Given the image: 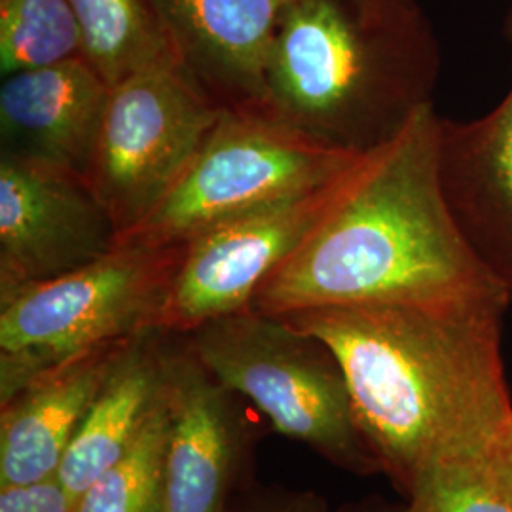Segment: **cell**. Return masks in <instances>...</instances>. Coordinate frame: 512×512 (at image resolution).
Returning <instances> with one entry per match:
<instances>
[{
	"instance_id": "1",
	"label": "cell",
	"mask_w": 512,
	"mask_h": 512,
	"mask_svg": "<svg viewBox=\"0 0 512 512\" xmlns=\"http://www.w3.org/2000/svg\"><path fill=\"white\" fill-rule=\"evenodd\" d=\"M509 298L281 315L342 366L366 446L406 497L442 465L482 458L512 420L501 330Z\"/></svg>"
},
{
	"instance_id": "2",
	"label": "cell",
	"mask_w": 512,
	"mask_h": 512,
	"mask_svg": "<svg viewBox=\"0 0 512 512\" xmlns=\"http://www.w3.org/2000/svg\"><path fill=\"white\" fill-rule=\"evenodd\" d=\"M440 124L435 105H425L349 165L323 219L264 281L251 310L281 317L509 298L446 200Z\"/></svg>"
},
{
	"instance_id": "3",
	"label": "cell",
	"mask_w": 512,
	"mask_h": 512,
	"mask_svg": "<svg viewBox=\"0 0 512 512\" xmlns=\"http://www.w3.org/2000/svg\"><path fill=\"white\" fill-rule=\"evenodd\" d=\"M439 69L423 10L293 0L275 37L262 109L332 147L366 152L433 103Z\"/></svg>"
},
{
	"instance_id": "4",
	"label": "cell",
	"mask_w": 512,
	"mask_h": 512,
	"mask_svg": "<svg viewBox=\"0 0 512 512\" xmlns=\"http://www.w3.org/2000/svg\"><path fill=\"white\" fill-rule=\"evenodd\" d=\"M184 245H114L69 274L0 298V404L95 349L162 330Z\"/></svg>"
},
{
	"instance_id": "5",
	"label": "cell",
	"mask_w": 512,
	"mask_h": 512,
	"mask_svg": "<svg viewBox=\"0 0 512 512\" xmlns=\"http://www.w3.org/2000/svg\"><path fill=\"white\" fill-rule=\"evenodd\" d=\"M179 336L220 384L255 404L279 435L306 444L342 471L380 475L355 420L344 370L321 340L255 310Z\"/></svg>"
},
{
	"instance_id": "6",
	"label": "cell",
	"mask_w": 512,
	"mask_h": 512,
	"mask_svg": "<svg viewBox=\"0 0 512 512\" xmlns=\"http://www.w3.org/2000/svg\"><path fill=\"white\" fill-rule=\"evenodd\" d=\"M361 154L323 143L268 110L226 107L183 177L114 245H184L224 220L329 183Z\"/></svg>"
},
{
	"instance_id": "7",
	"label": "cell",
	"mask_w": 512,
	"mask_h": 512,
	"mask_svg": "<svg viewBox=\"0 0 512 512\" xmlns=\"http://www.w3.org/2000/svg\"><path fill=\"white\" fill-rule=\"evenodd\" d=\"M224 109L177 57L112 88L86 181L109 213L116 236L164 200Z\"/></svg>"
},
{
	"instance_id": "8",
	"label": "cell",
	"mask_w": 512,
	"mask_h": 512,
	"mask_svg": "<svg viewBox=\"0 0 512 512\" xmlns=\"http://www.w3.org/2000/svg\"><path fill=\"white\" fill-rule=\"evenodd\" d=\"M346 169L327 184L224 220L184 243L162 330L188 334L251 310L258 289L293 255L334 202Z\"/></svg>"
},
{
	"instance_id": "9",
	"label": "cell",
	"mask_w": 512,
	"mask_h": 512,
	"mask_svg": "<svg viewBox=\"0 0 512 512\" xmlns=\"http://www.w3.org/2000/svg\"><path fill=\"white\" fill-rule=\"evenodd\" d=\"M116 228L88 181L31 156L0 154V298L109 253Z\"/></svg>"
},
{
	"instance_id": "10",
	"label": "cell",
	"mask_w": 512,
	"mask_h": 512,
	"mask_svg": "<svg viewBox=\"0 0 512 512\" xmlns=\"http://www.w3.org/2000/svg\"><path fill=\"white\" fill-rule=\"evenodd\" d=\"M165 342L169 437L162 512H232L247 433L236 393L179 340Z\"/></svg>"
},
{
	"instance_id": "11",
	"label": "cell",
	"mask_w": 512,
	"mask_h": 512,
	"mask_svg": "<svg viewBox=\"0 0 512 512\" xmlns=\"http://www.w3.org/2000/svg\"><path fill=\"white\" fill-rule=\"evenodd\" d=\"M192 78L226 107L262 109L277 31L293 0H148Z\"/></svg>"
},
{
	"instance_id": "12",
	"label": "cell",
	"mask_w": 512,
	"mask_h": 512,
	"mask_svg": "<svg viewBox=\"0 0 512 512\" xmlns=\"http://www.w3.org/2000/svg\"><path fill=\"white\" fill-rule=\"evenodd\" d=\"M440 177L463 236L512 302V84L480 118H442Z\"/></svg>"
},
{
	"instance_id": "13",
	"label": "cell",
	"mask_w": 512,
	"mask_h": 512,
	"mask_svg": "<svg viewBox=\"0 0 512 512\" xmlns=\"http://www.w3.org/2000/svg\"><path fill=\"white\" fill-rule=\"evenodd\" d=\"M109 84L84 55L4 76L0 88L2 150L88 177Z\"/></svg>"
},
{
	"instance_id": "14",
	"label": "cell",
	"mask_w": 512,
	"mask_h": 512,
	"mask_svg": "<svg viewBox=\"0 0 512 512\" xmlns=\"http://www.w3.org/2000/svg\"><path fill=\"white\" fill-rule=\"evenodd\" d=\"M124 342L57 366L0 404V488L57 476Z\"/></svg>"
},
{
	"instance_id": "15",
	"label": "cell",
	"mask_w": 512,
	"mask_h": 512,
	"mask_svg": "<svg viewBox=\"0 0 512 512\" xmlns=\"http://www.w3.org/2000/svg\"><path fill=\"white\" fill-rule=\"evenodd\" d=\"M164 330L126 340L63 458L57 478L80 497L139 439L164 399Z\"/></svg>"
},
{
	"instance_id": "16",
	"label": "cell",
	"mask_w": 512,
	"mask_h": 512,
	"mask_svg": "<svg viewBox=\"0 0 512 512\" xmlns=\"http://www.w3.org/2000/svg\"><path fill=\"white\" fill-rule=\"evenodd\" d=\"M69 2L82 31L84 57L110 88L177 57L148 0Z\"/></svg>"
},
{
	"instance_id": "17",
	"label": "cell",
	"mask_w": 512,
	"mask_h": 512,
	"mask_svg": "<svg viewBox=\"0 0 512 512\" xmlns=\"http://www.w3.org/2000/svg\"><path fill=\"white\" fill-rule=\"evenodd\" d=\"M84 55L69 0H0V73L42 69Z\"/></svg>"
},
{
	"instance_id": "18",
	"label": "cell",
	"mask_w": 512,
	"mask_h": 512,
	"mask_svg": "<svg viewBox=\"0 0 512 512\" xmlns=\"http://www.w3.org/2000/svg\"><path fill=\"white\" fill-rule=\"evenodd\" d=\"M169 410L164 399L128 452L78 497V512H162Z\"/></svg>"
},
{
	"instance_id": "19",
	"label": "cell",
	"mask_w": 512,
	"mask_h": 512,
	"mask_svg": "<svg viewBox=\"0 0 512 512\" xmlns=\"http://www.w3.org/2000/svg\"><path fill=\"white\" fill-rule=\"evenodd\" d=\"M403 512H512V495L490 454L442 465L421 476L404 497Z\"/></svg>"
},
{
	"instance_id": "20",
	"label": "cell",
	"mask_w": 512,
	"mask_h": 512,
	"mask_svg": "<svg viewBox=\"0 0 512 512\" xmlns=\"http://www.w3.org/2000/svg\"><path fill=\"white\" fill-rule=\"evenodd\" d=\"M0 512H78V497L54 476L27 486H2Z\"/></svg>"
},
{
	"instance_id": "21",
	"label": "cell",
	"mask_w": 512,
	"mask_h": 512,
	"mask_svg": "<svg viewBox=\"0 0 512 512\" xmlns=\"http://www.w3.org/2000/svg\"><path fill=\"white\" fill-rule=\"evenodd\" d=\"M241 512H330L327 501L310 490H279L255 497Z\"/></svg>"
},
{
	"instance_id": "22",
	"label": "cell",
	"mask_w": 512,
	"mask_h": 512,
	"mask_svg": "<svg viewBox=\"0 0 512 512\" xmlns=\"http://www.w3.org/2000/svg\"><path fill=\"white\" fill-rule=\"evenodd\" d=\"M490 459H492L495 473L512 495V420L509 421L503 435L495 442L494 450L490 452Z\"/></svg>"
},
{
	"instance_id": "23",
	"label": "cell",
	"mask_w": 512,
	"mask_h": 512,
	"mask_svg": "<svg viewBox=\"0 0 512 512\" xmlns=\"http://www.w3.org/2000/svg\"><path fill=\"white\" fill-rule=\"evenodd\" d=\"M366 8L385 14H416L421 12L418 0H359Z\"/></svg>"
},
{
	"instance_id": "24",
	"label": "cell",
	"mask_w": 512,
	"mask_h": 512,
	"mask_svg": "<svg viewBox=\"0 0 512 512\" xmlns=\"http://www.w3.org/2000/svg\"><path fill=\"white\" fill-rule=\"evenodd\" d=\"M338 512H403V507L384 503V501H365L359 505H349L346 509H340Z\"/></svg>"
},
{
	"instance_id": "25",
	"label": "cell",
	"mask_w": 512,
	"mask_h": 512,
	"mask_svg": "<svg viewBox=\"0 0 512 512\" xmlns=\"http://www.w3.org/2000/svg\"><path fill=\"white\" fill-rule=\"evenodd\" d=\"M507 37L511 38L512 40V12L511 16H509V19H507Z\"/></svg>"
}]
</instances>
